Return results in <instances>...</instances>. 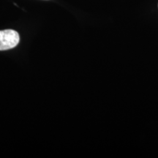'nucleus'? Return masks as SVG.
I'll list each match as a JSON object with an SVG mask.
<instances>
[{"instance_id":"1","label":"nucleus","mask_w":158,"mask_h":158,"mask_svg":"<svg viewBox=\"0 0 158 158\" xmlns=\"http://www.w3.org/2000/svg\"><path fill=\"white\" fill-rule=\"evenodd\" d=\"M20 37L19 33L13 29L0 31V51L9 50L15 48L19 44Z\"/></svg>"}]
</instances>
